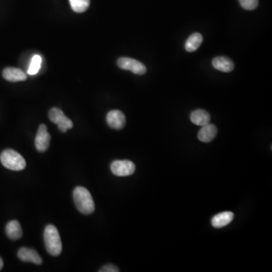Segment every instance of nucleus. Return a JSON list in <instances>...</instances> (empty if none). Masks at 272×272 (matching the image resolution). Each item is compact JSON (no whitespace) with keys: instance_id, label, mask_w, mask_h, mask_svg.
<instances>
[{"instance_id":"nucleus-1","label":"nucleus","mask_w":272,"mask_h":272,"mask_svg":"<svg viewBox=\"0 0 272 272\" xmlns=\"http://www.w3.org/2000/svg\"><path fill=\"white\" fill-rule=\"evenodd\" d=\"M74 203L80 213L84 215H90L94 213L95 206L90 191L84 187H76L74 193Z\"/></svg>"},{"instance_id":"nucleus-2","label":"nucleus","mask_w":272,"mask_h":272,"mask_svg":"<svg viewBox=\"0 0 272 272\" xmlns=\"http://www.w3.org/2000/svg\"><path fill=\"white\" fill-rule=\"evenodd\" d=\"M44 242L47 252L52 256H58L62 251V243L55 226L48 225L44 231Z\"/></svg>"},{"instance_id":"nucleus-3","label":"nucleus","mask_w":272,"mask_h":272,"mask_svg":"<svg viewBox=\"0 0 272 272\" xmlns=\"http://www.w3.org/2000/svg\"><path fill=\"white\" fill-rule=\"evenodd\" d=\"M0 160L5 168L13 171H21L27 165L24 157L12 149H7L1 154Z\"/></svg>"},{"instance_id":"nucleus-4","label":"nucleus","mask_w":272,"mask_h":272,"mask_svg":"<svg viewBox=\"0 0 272 272\" xmlns=\"http://www.w3.org/2000/svg\"><path fill=\"white\" fill-rule=\"evenodd\" d=\"M48 117L54 124H57L60 131L66 133L67 130L72 129L74 127L73 122L68 117H66L61 109L58 107H53L48 113Z\"/></svg>"},{"instance_id":"nucleus-5","label":"nucleus","mask_w":272,"mask_h":272,"mask_svg":"<svg viewBox=\"0 0 272 272\" xmlns=\"http://www.w3.org/2000/svg\"><path fill=\"white\" fill-rule=\"evenodd\" d=\"M117 65L121 69L132 71L135 74H138V75H143L147 72L145 65L139 61L133 58H126V57L119 58L117 61Z\"/></svg>"},{"instance_id":"nucleus-6","label":"nucleus","mask_w":272,"mask_h":272,"mask_svg":"<svg viewBox=\"0 0 272 272\" xmlns=\"http://www.w3.org/2000/svg\"><path fill=\"white\" fill-rule=\"evenodd\" d=\"M113 174L119 177L133 175L136 171V165L130 160H115L111 165Z\"/></svg>"},{"instance_id":"nucleus-7","label":"nucleus","mask_w":272,"mask_h":272,"mask_svg":"<svg viewBox=\"0 0 272 272\" xmlns=\"http://www.w3.org/2000/svg\"><path fill=\"white\" fill-rule=\"evenodd\" d=\"M51 136L48 133L47 127L44 124H41L37 131L35 138V146L39 152H45L49 147Z\"/></svg>"},{"instance_id":"nucleus-8","label":"nucleus","mask_w":272,"mask_h":272,"mask_svg":"<svg viewBox=\"0 0 272 272\" xmlns=\"http://www.w3.org/2000/svg\"><path fill=\"white\" fill-rule=\"evenodd\" d=\"M106 120H107L109 127L114 130H122L126 124L125 115L124 113L118 111V110L110 111L107 114Z\"/></svg>"},{"instance_id":"nucleus-9","label":"nucleus","mask_w":272,"mask_h":272,"mask_svg":"<svg viewBox=\"0 0 272 272\" xmlns=\"http://www.w3.org/2000/svg\"><path fill=\"white\" fill-rule=\"evenodd\" d=\"M19 260L24 263H34L36 265H41L43 263L42 258L34 249L22 247L18 253Z\"/></svg>"},{"instance_id":"nucleus-10","label":"nucleus","mask_w":272,"mask_h":272,"mask_svg":"<svg viewBox=\"0 0 272 272\" xmlns=\"http://www.w3.org/2000/svg\"><path fill=\"white\" fill-rule=\"evenodd\" d=\"M2 76L5 80L12 83L24 81L27 79V74L22 70L16 67H6L2 72Z\"/></svg>"},{"instance_id":"nucleus-11","label":"nucleus","mask_w":272,"mask_h":272,"mask_svg":"<svg viewBox=\"0 0 272 272\" xmlns=\"http://www.w3.org/2000/svg\"><path fill=\"white\" fill-rule=\"evenodd\" d=\"M213 67L222 72H231L234 69V64L233 61L227 57H216L212 61Z\"/></svg>"},{"instance_id":"nucleus-12","label":"nucleus","mask_w":272,"mask_h":272,"mask_svg":"<svg viewBox=\"0 0 272 272\" xmlns=\"http://www.w3.org/2000/svg\"><path fill=\"white\" fill-rule=\"evenodd\" d=\"M218 133L217 127L213 124H207L202 127L198 133V139L202 142L208 143L216 138Z\"/></svg>"},{"instance_id":"nucleus-13","label":"nucleus","mask_w":272,"mask_h":272,"mask_svg":"<svg viewBox=\"0 0 272 272\" xmlns=\"http://www.w3.org/2000/svg\"><path fill=\"white\" fill-rule=\"evenodd\" d=\"M234 214L231 212H223L213 216L212 219V226L216 228H221L230 224L233 221Z\"/></svg>"},{"instance_id":"nucleus-14","label":"nucleus","mask_w":272,"mask_h":272,"mask_svg":"<svg viewBox=\"0 0 272 272\" xmlns=\"http://www.w3.org/2000/svg\"><path fill=\"white\" fill-rule=\"evenodd\" d=\"M190 121L195 125L203 127V126L210 124V115L205 110L199 109V110L193 111L190 114Z\"/></svg>"},{"instance_id":"nucleus-15","label":"nucleus","mask_w":272,"mask_h":272,"mask_svg":"<svg viewBox=\"0 0 272 272\" xmlns=\"http://www.w3.org/2000/svg\"><path fill=\"white\" fill-rule=\"evenodd\" d=\"M5 232L8 238L13 240H19L23 236L21 225L16 220H12L6 225Z\"/></svg>"},{"instance_id":"nucleus-16","label":"nucleus","mask_w":272,"mask_h":272,"mask_svg":"<svg viewBox=\"0 0 272 272\" xmlns=\"http://www.w3.org/2000/svg\"><path fill=\"white\" fill-rule=\"evenodd\" d=\"M202 42H203V36L199 33H194L187 39L184 48L188 52H192L200 46Z\"/></svg>"},{"instance_id":"nucleus-17","label":"nucleus","mask_w":272,"mask_h":272,"mask_svg":"<svg viewBox=\"0 0 272 272\" xmlns=\"http://www.w3.org/2000/svg\"><path fill=\"white\" fill-rule=\"evenodd\" d=\"M71 8L77 13H83L88 9L90 0H69Z\"/></svg>"},{"instance_id":"nucleus-18","label":"nucleus","mask_w":272,"mask_h":272,"mask_svg":"<svg viewBox=\"0 0 272 272\" xmlns=\"http://www.w3.org/2000/svg\"><path fill=\"white\" fill-rule=\"evenodd\" d=\"M42 64V58L39 54H36L31 59L27 74L29 75H36L40 71Z\"/></svg>"},{"instance_id":"nucleus-19","label":"nucleus","mask_w":272,"mask_h":272,"mask_svg":"<svg viewBox=\"0 0 272 272\" xmlns=\"http://www.w3.org/2000/svg\"><path fill=\"white\" fill-rule=\"evenodd\" d=\"M239 2L243 8L249 11L256 9L259 5V0H239Z\"/></svg>"},{"instance_id":"nucleus-20","label":"nucleus","mask_w":272,"mask_h":272,"mask_svg":"<svg viewBox=\"0 0 272 272\" xmlns=\"http://www.w3.org/2000/svg\"><path fill=\"white\" fill-rule=\"evenodd\" d=\"M100 272H120L117 266L112 264L106 265V266H103L99 270Z\"/></svg>"},{"instance_id":"nucleus-21","label":"nucleus","mask_w":272,"mask_h":272,"mask_svg":"<svg viewBox=\"0 0 272 272\" xmlns=\"http://www.w3.org/2000/svg\"><path fill=\"white\" fill-rule=\"evenodd\" d=\"M2 268H3V260L0 257V271L2 270Z\"/></svg>"}]
</instances>
